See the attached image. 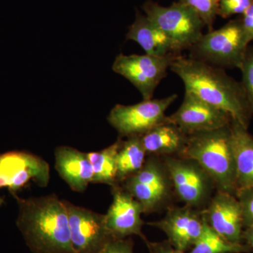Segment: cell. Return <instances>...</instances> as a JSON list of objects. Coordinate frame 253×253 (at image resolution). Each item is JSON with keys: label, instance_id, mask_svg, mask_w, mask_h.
Listing matches in <instances>:
<instances>
[{"label": "cell", "instance_id": "603a6c76", "mask_svg": "<svg viewBox=\"0 0 253 253\" xmlns=\"http://www.w3.org/2000/svg\"><path fill=\"white\" fill-rule=\"evenodd\" d=\"M179 1L194 10L209 31H212L213 25L217 16L219 0H179Z\"/></svg>", "mask_w": 253, "mask_h": 253}, {"label": "cell", "instance_id": "52a82bcc", "mask_svg": "<svg viewBox=\"0 0 253 253\" xmlns=\"http://www.w3.org/2000/svg\"><path fill=\"white\" fill-rule=\"evenodd\" d=\"M175 198L190 207L203 210L215 193L214 181L194 160L182 156L162 157Z\"/></svg>", "mask_w": 253, "mask_h": 253}, {"label": "cell", "instance_id": "e0dca14e", "mask_svg": "<svg viewBox=\"0 0 253 253\" xmlns=\"http://www.w3.org/2000/svg\"><path fill=\"white\" fill-rule=\"evenodd\" d=\"M188 137L189 135L168 119L143 134L141 139L148 156L162 158L180 156L185 149Z\"/></svg>", "mask_w": 253, "mask_h": 253}, {"label": "cell", "instance_id": "9a60e30c", "mask_svg": "<svg viewBox=\"0 0 253 253\" xmlns=\"http://www.w3.org/2000/svg\"><path fill=\"white\" fill-rule=\"evenodd\" d=\"M113 201L105 214L106 226L113 237L126 239L137 235L146 241L142 234L144 221L141 205L121 184L111 186Z\"/></svg>", "mask_w": 253, "mask_h": 253}, {"label": "cell", "instance_id": "8992f818", "mask_svg": "<svg viewBox=\"0 0 253 253\" xmlns=\"http://www.w3.org/2000/svg\"><path fill=\"white\" fill-rule=\"evenodd\" d=\"M142 9L145 15L169 38L175 54L191 49L204 35L206 26L202 20L194 10L179 1L164 6L148 0Z\"/></svg>", "mask_w": 253, "mask_h": 253}, {"label": "cell", "instance_id": "f546056e", "mask_svg": "<svg viewBox=\"0 0 253 253\" xmlns=\"http://www.w3.org/2000/svg\"><path fill=\"white\" fill-rule=\"evenodd\" d=\"M243 241H246V244L250 249L253 250V226L244 228Z\"/></svg>", "mask_w": 253, "mask_h": 253}, {"label": "cell", "instance_id": "484cf974", "mask_svg": "<svg viewBox=\"0 0 253 253\" xmlns=\"http://www.w3.org/2000/svg\"><path fill=\"white\" fill-rule=\"evenodd\" d=\"M236 196L242 208L244 228L253 226V186L239 190Z\"/></svg>", "mask_w": 253, "mask_h": 253}, {"label": "cell", "instance_id": "4316f807", "mask_svg": "<svg viewBox=\"0 0 253 253\" xmlns=\"http://www.w3.org/2000/svg\"><path fill=\"white\" fill-rule=\"evenodd\" d=\"M100 253H133L132 241L113 238Z\"/></svg>", "mask_w": 253, "mask_h": 253}, {"label": "cell", "instance_id": "ffe728a7", "mask_svg": "<svg viewBox=\"0 0 253 253\" xmlns=\"http://www.w3.org/2000/svg\"><path fill=\"white\" fill-rule=\"evenodd\" d=\"M147 154L141 136H130L121 141L117 154V180L121 184L144 166Z\"/></svg>", "mask_w": 253, "mask_h": 253}, {"label": "cell", "instance_id": "30bf717a", "mask_svg": "<svg viewBox=\"0 0 253 253\" xmlns=\"http://www.w3.org/2000/svg\"><path fill=\"white\" fill-rule=\"evenodd\" d=\"M49 179V165L39 156L18 151L0 154V190L6 188L16 194L31 181L44 187ZM4 203L0 196V206Z\"/></svg>", "mask_w": 253, "mask_h": 253}, {"label": "cell", "instance_id": "7a4b0ae2", "mask_svg": "<svg viewBox=\"0 0 253 253\" xmlns=\"http://www.w3.org/2000/svg\"><path fill=\"white\" fill-rule=\"evenodd\" d=\"M17 201L16 224L33 253H74L71 246L68 214L63 200L56 195Z\"/></svg>", "mask_w": 253, "mask_h": 253}, {"label": "cell", "instance_id": "7c38bea8", "mask_svg": "<svg viewBox=\"0 0 253 253\" xmlns=\"http://www.w3.org/2000/svg\"><path fill=\"white\" fill-rule=\"evenodd\" d=\"M168 119L187 135H191L229 126L232 118L228 113L185 91L181 106L176 112L168 116Z\"/></svg>", "mask_w": 253, "mask_h": 253}, {"label": "cell", "instance_id": "2e32d148", "mask_svg": "<svg viewBox=\"0 0 253 253\" xmlns=\"http://www.w3.org/2000/svg\"><path fill=\"white\" fill-rule=\"evenodd\" d=\"M55 168L76 192H84L92 183L93 169L87 153L70 146H59L55 150Z\"/></svg>", "mask_w": 253, "mask_h": 253}, {"label": "cell", "instance_id": "5bb4252c", "mask_svg": "<svg viewBox=\"0 0 253 253\" xmlns=\"http://www.w3.org/2000/svg\"><path fill=\"white\" fill-rule=\"evenodd\" d=\"M201 212L208 225L221 237L243 244L244 215L235 195L217 190Z\"/></svg>", "mask_w": 253, "mask_h": 253}, {"label": "cell", "instance_id": "ba28073f", "mask_svg": "<svg viewBox=\"0 0 253 253\" xmlns=\"http://www.w3.org/2000/svg\"><path fill=\"white\" fill-rule=\"evenodd\" d=\"M177 97L174 94L163 99L143 100L134 105H116L108 116V121L120 137L141 136L168 121L166 111Z\"/></svg>", "mask_w": 253, "mask_h": 253}, {"label": "cell", "instance_id": "ac0fdd59", "mask_svg": "<svg viewBox=\"0 0 253 253\" xmlns=\"http://www.w3.org/2000/svg\"><path fill=\"white\" fill-rule=\"evenodd\" d=\"M249 128L231 120V141L236 166V192L253 186V136Z\"/></svg>", "mask_w": 253, "mask_h": 253}, {"label": "cell", "instance_id": "d6986e66", "mask_svg": "<svg viewBox=\"0 0 253 253\" xmlns=\"http://www.w3.org/2000/svg\"><path fill=\"white\" fill-rule=\"evenodd\" d=\"M126 39L136 42L146 54L166 56L174 54L170 41L164 32L139 11H136L135 21L129 27Z\"/></svg>", "mask_w": 253, "mask_h": 253}, {"label": "cell", "instance_id": "277c9868", "mask_svg": "<svg viewBox=\"0 0 253 253\" xmlns=\"http://www.w3.org/2000/svg\"><path fill=\"white\" fill-rule=\"evenodd\" d=\"M250 42L241 20H233L203 35L189 49V57L223 69L240 68Z\"/></svg>", "mask_w": 253, "mask_h": 253}, {"label": "cell", "instance_id": "cb8c5ba5", "mask_svg": "<svg viewBox=\"0 0 253 253\" xmlns=\"http://www.w3.org/2000/svg\"><path fill=\"white\" fill-rule=\"evenodd\" d=\"M239 69L242 74L241 84L253 112V47L248 48Z\"/></svg>", "mask_w": 253, "mask_h": 253}, {"label": "cell", "instance_id": "8fae6325", "mask_svg": "<svg viewBox=\"0 0 253 253\" xmlns=\"http://www.w3.org/2000/svg\"><path fill=\"white\" fill-rule=\"evenodd\" d=\"M63 201L68 211L73 252L101 253L114 238L106 226L105 214Z\"/></svg>", "mask_w": 253, "mask_h": 253}, {"label": "cell", "instance_id": "4fadbf2b", "mask_svg": "<svg viewBox=\"0 0 253 253\" xmlns=\"http://www.w3.org/2000/svg\"><path fill=\"white\" fill-rule=\"evenodd\" d=\"M149 224L161 229L173 247L186 252L202 234L206 221L201 210L184 205L170 206L163 219Z\"/></svg>", "mask_w": 253, "mask_h": 253}, {"label": "cell", "instance_id": "3957f363", "mask_svg": "<svg viewBox=\"0 0 253 253\" xmlns=\"http://www.w3.org/2000/svg\"><path fill=\"white\" fill-rule=\"evenodd\" d=\"M179 156L199 163L212 178L217 191L236 196V166L230 124L189 135L185 149Z\"/></svg>", "mask_w": 253, "mask_h": 253}, {"label": "cell", "instance_id": "f1b7e54d", "mask_svg": "<svg viewBox=\"0 0 253 253\" xmlns=\"http://www.w3.org/2000/svg\"><path fill=\"white\" fill-rule=\"evenodd\" d=\"M146 243L151 253H186L185 251L176 249L168 241L167 243H161V244Z\"/></svg>", "mask_w": 253, "mask_h": 253}, {"label": "cell", "instance_id": "83f0119b", "mask_svg": "<svg viewBox=\"0 0 253 253\" xmlns=\"http://www.w3.org/2000/svg\"><path fill=\"white\" fill-rule=\"evenodd\" d=\"M241 23L250 42L253 41V3L242 15Z\"/></svg>", "mask_w": 253, "mask_h": 253}, {"label": "cell", "instance_id": "5b68a950", "mask_svg": "<svg viewBox=\"0 0 253 253\" xmlns=\"http://www.w3.org/2000/svg\"><path fill=\"white\" fill-rule=\"evenodd\" d=\"M121 185L136 200L144 214L167 210L175 199L169 172L161 157L149 156L144 166Z\"/></svg>", "mask_w": 253, "mask_h": 253}, {"label": "cell", "instance_id": "44dd1931", "mask_svg": "<svg viewBox=\"0 0 253 253\" xmlns=\"http://www.w3.org/2000/svg\"><path fill=\"white\" fill-rule=\"evenodd\" d=\"M123 138L119 137L109 147L87 153L93 169L92 183H101L113 186L117 185V154Z\"/></svg>", "mask_w": 253, "mask_h": 253}, {"label": "cell", "instance_id": "d4e9b609", "mask_svg": "<svg viewBox=\"0 0 253 253\" xmlns=\"http://www.w3.org/2000/svg\"><path fill=\"white\" fill-rule=\"evenodd\" d=\"M253 3V0H219L217 16L226 18L234 15H243Z\"/></svg>", "mask_w": 253, "mask_h": 253}, {"label": "cell", "instance_id": "6da1fadb", "mask_svg": "<svg viewBox=\"0 0 253 253\" xmlns=\"http://www.w3.org/2000/svg\"><path fill=\"white\" fill-rule=\"evenodd\" d=\"M170 69L180 78L185 91L249 128L253 112L242 84L226 74L223 68L180 54L172 61Z\"/></svg>", "mask_w": 253, "mask_h": 253}, {"label": "cell", "instance_id": "7402d4cb", "mask_svg": "<svg viewBox=\"0 0 253 253\" xmlns=\"http://www.w3.org/2000/svg\"><path fill=\"white\" fill-rule=\"evenodd\" d=\"M191 249L190 253H242L251 251L246 244L231 243L221 237L206 222L202 234Z\"/></svg>", "mask_w": 253, "mask_h": 253}, {"label": "cell", "instance_id": "9c48e42d", "mask_svg": "<svg viewBox=\"0 0 253 253\" xmlns=\"http://www.w3.org/2000/svg\"><path fill=\"white\" fill-rule=\"evenodd\" d=\"M178 55L121 54L115 59L113 71L130 82L140 92L143 100H149L153 99L156 87L166 77L168 68Z\"/></svg>", "mask_w": 253, "mask_h": 253}]
</instances>
